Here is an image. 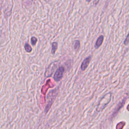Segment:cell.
<instances>
[{
    "label": "cell",
    "mask_w": 129,
    "mask_h": 129,
    "mask_svg": "<svg viewBox=\"0 0 129 129\" xmlns=\"http://www.w3.org/2000/svg\"><path fill=\"white\" fill-rule=\"evenodd\" d=\"M80 41L79 40H75V43L74 44V46H73L74 49L75 50H78L80 48Z\"/></svg>",
    "instance_id": "5"
},
{
    "label": "cell",
    "mask_w": 129,
    "mask_h": 129,
    "mask_svg": "<svg viewBox=\"0 0 129 129\" xmlns=\"http://www.w3.org/2000/svg\"><path fill=\"white\" fill-rule=\"evenodd\" d=\"M91 58H92L91 56H89L83 60V61H82L81 65V69L82 71H84L87 68V67L91 61Z\"/></svg>",
    "instance_id": "2"
},
{
    "label": "cell",
    "mask_w": 129,
    "mask_h": 129,
    "mask_svg": "<svg viewBox=\"0 0 129 129\" xmlns=\"http://www.w3.org/2000/svg\"><path fill=\"white\" fill-rule=\"evenodd\" d=\"M64 71V69L63 67H59L55 72L54 76H53V79L54 80L58 82L63 77V74Z\"/></svg>",
    "instance_id": "1"
},
{
    "label": "cell",
    "mask_w": 129,
    "mask_h": 129,
    "mask_svg": "<svg viewBox=\"0 0 129 129\" xmlns=\"http://www.w3.org/2000/svg\"><path fill=\"white\" fill-rule=\"evenodd\" d=\"M24 48L26 52H31L32 51V47L30 46V45L28 43H26L24 45Z\"/></svg>",
    "instance_id": "6"
},
{
    "label": "cell",
    "mask_w": 129,
    "mask_h": 129,
    "mask_svg": "<svg viewBox=\"0 0 129 129\" xmlns=\"http://www.w3.org/2000/svg\"><path fill=\"white\" fill-rule=\"evenodd\" d=\"M37 39L36 38V37H34V36H33L31 37V44L33 45V46H35L37 43Z\"/></svg>",
    "instance_id": "7"
},
{
    "label": "cell",
    "mask_w": 129,
    "mask_h": 129,
    "mask_svg": "<svg viewBox=\"0 0 129 129\" xmlns=\"http://www.w3.org/2000/svg\"><path fill=\"white\" fill-rule=\"evenodd\" d=\"M99 1H100V0H94V1H93V4H94V6L97 5L98 4Z\"/></svg>",
    "instance_id": "9"
},
{
    "label": "cell",
    "mask_w": 129,
    "mask_h": 129,
    "mask_svg": "<svg viewBox=\"0 0 129 129\" xmlns=\"http://www.w3.org/2000/svg\"><path fill=\"white\" fill-rule=\"evenodd\" d=\"M51 46H51V53L52 54H54L56 49H57L58 43H57V42H53L52 43Z\"/></svg>",
    "instance_id": "4"
},
{
    "label": "cell",
    "mask_w": 129,
    "mask_h": 129,
    "mask_svg": "<svg viewBox=\"0 0 129 129\" xmlns=\"http://www.w3.org/2000/svg\"><path fill=\"white\" fill-rule=\"evenodd\" d=\"M85 1H86V2H87V3H89V2H90V1H91V0H85Z\"/></svg>",
    "instance_id": "10"
},
{
    "label": "cell",
    "mask_w": 129,
    "mask_h": 129,
    "mask_svg": "<svg viewBox=\"0 0 129 129\" xmlns=\"http://www.w3.org/2000/svg\"><path fill=\"white\" fill-rule=\"evenodd\" d=\"M128 34L126 35V38H125V40L123 41V43L125 45H127L128 44V42H129V40H128Z\"/></svg>",
    "instance_id": "8"
},
{
    "label": "cell",
    "mask_w": 129,
    "mask_h": 129,
    "mask_svg": "<svg viewBox=\"0 0 129 129\" xmlns=\"http://www.w3.org/2000/svg\"><path fill=\"white\" fill-rule=\"evenodd\" d=\"M103 40H104V36L103 35H100L98 37V38L96 41V43L95 44V45H94L95 49H98L102 45V44L103 42Z\"/></svg>",
    "instance_id": "3"
}]
</instances>
